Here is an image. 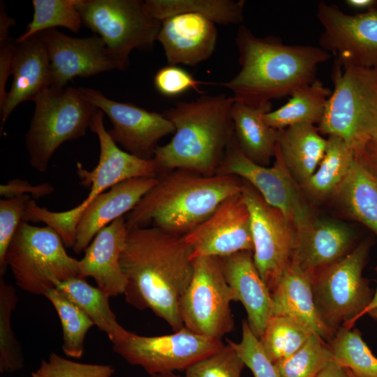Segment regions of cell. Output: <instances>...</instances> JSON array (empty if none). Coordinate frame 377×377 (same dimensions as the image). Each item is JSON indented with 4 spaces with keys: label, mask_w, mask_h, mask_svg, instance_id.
Returning <instances> with one entry per match:
<instances>
[{
    "label": "cell",
    "mask_w": 377,
    "mask_h": 377,
    "mask_svg": "<svg viewBox=\"0 0 377 377\" xmlns=\"http://www.w3.org/2000/svg\"><path fill=\"white\" fill-rule=\"evenodd\" d=\"M235 43L241 69L220 85L232 92L234 101L253 107L312 83L318 66L330 58L321 47L288 45L274 36L259 38L244 25L238 28Z\"/></svg>",
    "instance_id": "cell-2"
},
{
    "label": "cell",
    "mask_w": 377,
    "mask_h": 377,
    "mask_svg": "<svg viewBox=\"0 0 377 377\" xmlns=\"http://www.w3.org/2000/svg\"><path fill=\"white\" fill-rule=\"evenodd\" d=\"M312 334L313 332L293 319L272 316L258 339L275 364L298 350Z\"/></svg>",
    "instance_id": "cell-35"
},
{
    "label": "cell",
    "mask_w": 377,
    "mask_h": 377,
    "mask_svg": "<svg viewBox=\"0 0 377 377\" xmlns=\"http://www.w3.org/2000/svg\"><path fill=\"white\" fill-rule=\"evenodd\" d=\"M241 193L251 216L253 261L272 293L293 258L297 232L279 210L244 180Z\"/></svg>",
    "instance_id": "cell-14"
},
{
    "label": "cell",
    "mask_w": 377,
    "mask_h": 377,
    "mask_svg": "<svg viewBox=\"0 0 377 377\" xmlns=\"http://www.w3.org/2000/svg\"><path fill=\"white\" fill-rule=\"evenodd\" d=\"M47 52L51 68V86L65 87L75 77H90L119 70L105 43L96 34L74 38L55 29L37 34Z\"/></svg>",
    "instance_id": "cell-18"
},
{
    "label": "cell",
    "mask_w": 377,
    "mask_h": 377,
    "mask_svg": "<svg viewBox=\"0 0 377 377\" xmlns=\"http://www.w3.org/2000/svg\"><path fill=\"white\" fill-rule=\"evenodd\" d=\"M15 44L16 39L10 37L0 40V107L3 105L7 96L6 85L11 75Z\"/></svg>",
    "instance_id": "cell-45"
},
{
    "label": "cell",
    "mask_w": 377,
    "mask_h": 377,
    "mask_svg": "<svg viewBox=\"0 0 377 377\" xmlns=\"http://www.w3.org/2000/svg\"><path fill=\"white\" fill-rule=\"evenodd\" d=\"M349 371V370H348ZM349 373H350V377H355L353 374L350 372V371H349Z\"/></svg>",
    "instance_id": "cell-53"
},
{
    "label": "cell",
    "mask_w": 377,
    "mask_h": 377,
    "mask_svg": "<svg viewBox=\"0 0 377 377\" xmlns=\"http://www.w3.org/2000/svg\"><path fill=\"white\" fill-rule=\"evenodd\" d=\"M272 316L293 319L323 340L330 341L334 332L323 320L316 306L311 276L295 261L287 265L272 293Z\"/></svg>",
    "instance_id": "cell-25"
},
{
    "label": "cell",
    "mask_w": 377,
    "mask_h": 377,
    "mask_svg": "<svg viewBox=\"0 0 377 377\" xmlns=\"http://www.w3.org/2000/svg\"><path fill=\"white\" fill-rule=\"evenodd\" d=\"M332 360L329 346L313 333L298 350L275 365L281 377H316Z\"/></svg>",
    "instance_id": "cell-38"
},
{
    "label": "cell",
    "mask_w": 377,
    "mask_h": 377,
    "mask_svg": "<svg viewBox=\"0 0 377 377\" xmlns=\"http://www.w3.org/2000/svg\"><path fill=\"white\" fill-rule=\"evenodd\" d=\"M150 377H182V376L175 375L173 374V372H168V373L156 374L150 375Z\"/></svg>",
    "instance_id": "cell-51"
},
{
    "label": "cell",
    "mask_w": 377,
    "mask_h": 377,
    "mask_svg": "<svg viewBox=\"0 0 377 377\" xmlns=\"http://www.w3.org/2000/svg\"><path fill=\"white\" fill-rule=\"evenodd\" d=\"M332 78L334 91L318 130L342 139L356 156L377 133V68L336 59Z\"/></svg>",
    "instance_id": "cell-6"
},
{
    "label": "cell",
    "mask_w": 377,
    "mask_h": 377,
    "mask_svg": "<svg viewBox=\"0 0 377 377\" xmlns=\"http://www.w3.org/2000/svg\"><path fill=\"white\" fill-rule=\"evenodd\" d=\"M78 88L87 101L110 119L112 127L108 133L112 139L135 156L151 160L159 140L175 133L174 125L163 113L111 100L94 89Z\"/></svg>",
    "instance_id": "cell-16"
},
{
    "label": "cell",
    "mask_w": 377,
    "mask_h": 377,
    "mask_svg": "<svg viewBox=\"0 0 377 377\" xmlns=\"http://www.w3.org/2000/svg\"><path fill=\"white\" fill-rule=\"evenodd\" d=\"M76 304L104 332L112 344L122 341L128 331L117 320L109 304V297L84 279L74 277L61 282L57 287Z\"/></svg>",
    "instance_id": "cell-30"
},
{
    "label": "cell",
    "mask_w": 377,
    "mask_h": 377,
    "mask_svg": "<svg viewBox=\"0 0 377 377\" xmlns=\"http://www.w3.org/2000/svg\"><path fill=\"white\" fill-rule=\"evenodd\" d=\"M82 25L100 36L117 63L126 70L134 49L153 47L161 22L151 17L140 0H77Z\"/></svg>",
    "instance_id": "cell-9"
},
{
    "label": "cell",
    "mask_w": 377,
    "mask_h": 377,
    "mask_svg": "<svg viewBox=\"0 0 377 377\" xmlns=\"http://www.w3.org/2000/svg\"><path fill=\"white\" fill-rule=\"evenodd\" d=\"M272 103L253 107L234 101L231 110L234 134L241 151L254 163L268 166L276 154L279 131L269 126L263 116Z\"/></svg>",
    "instance_id": "cell-26"
},
{
    "label": "cell",
    "mask_w": 377,
    "mask_h": 377,
    "mask_svg": "<svg viewBox=\"0 0 377 377\" xmlns=\"http://www.w3.org/2000/svg\"><path fill=\"white\" fill-rule=\"evenodd\" d=\"M224 345L221 340L198 335L184 327L173 334L154 337L128 331L122 341L112 344V349L128 364L153 375L186 370Z\"/></svg>",
    "instance_id": "cell-13"
},
{
    "label": "cell",
    "mask_w": 377,
    "mask_h": 377,
    "mask_svg": "<svg viewBox=\"0 0 377 377\" xmlns=\"http://www.w3.org/2000/svg\"><path fill=\"white\" fill-rule=\"evenodd\" d=\"M374 310H377V288L373 295L372 300H371L370 303L360 314V318L365 314H369L371 311Z\"/></svg>",
    "instance_id": "cell-50"
},
{
    "label": "cell",
    "mask_w": 377,
    "mask_h": 377,
    "mask_svg": "<svg viewBox=\"0 0 377 377\" xmlns=\"http://www.w3.org/2000/svg\"><path fill=\"white\" fill-rule=\"evenodd\" d=\"M115 369L111 365L81 363L52 353L43 360L32 377H112Z\"/></svg>",
    "instance_id": "cell-41"
},
{
    "label": "cell",
    "mask_w": 377,
    "mask_h": 377,
    "mask_svg": "<svg viewBox=\"0 0 377 377\" xmlns=\"http://www.w3.org/2000/svg\"><path fill=\"white\" fill-rule=\"evenodd\" d=\"M77 0H33L34 15L24 32L17 38L24 40L38 33L64 27L77 33L82 25L76 7Z\"/></svg>",
    "instance_id": "cell-36"
},
{
    "label": "cell",
    "mask_w": 377,
    "mask_h": 377,
    "mask_svg": "<svg viewBox=\"0 0 377 377\" xmlns=\"http://www.w3.org/2000/svg\"><path fill=\"white\" fill-rule=\"evenodd\" d=\"M345 3L350 8L362 10L364 13L377 10L376 0H346Z\"/></svg>",
    "instance_id": "cell-49"
},
{
    "label": "cell",
    "mask_w": 377,
    "mask_h": 377,
    "mask_svg": "<svg viewBox=\"0 0 377 377\" xmlns=\"http://www.w3.org/2000/svg\"><path fill=\"white\" fill-rule=\"evenodd\" d=\"M336 195L346 212L377 235V176L353 161Z\"/></svg>",
    "instance_id": "cell-28"
},
{
    "label": "cell",
    "mask_w": 377,
    "mask_h": 377,
    "mask_svg": "<svg viewBox=\"0 0 377 377\" xmlns=\"http://www.w3.org/2000/svg\"><path fill=\"white\" fill-rule=\"evenodd\" d=\"M205 83L197 80L188 71L175 65H168L159 68L154 77L156 89L167 97L181 95L189 89L200 92L198 86Z\"/></svg>",
    "instance_id": "cell-43"
},
{
    "label": "cell",
    "mask_w": 377,
    "mask_h": 377,
    "mask_svg": "<svg viewBox=\"0 0 377 377\" xmlns=\"http://www.w3.org/2000/svg\"><path fill=\"white\" fill-rule=\"evenodd\" d=\"M127 234L125 216H122L96 235L79 260L78 277H92L109 297L124 295L125 291L127 281L119 259Z\"/></svg>",
    "instance_id": "cell-20"
},
{
    "label": "cell",
    "mask_w": 377,
    "mask_h": 377,
    "mask_svg": "<svg viewBox=\"0 0 377 377\" xmlns=\"http://www.w3.org/2000/svg\"><path fill=\"white\" fill-rule=\"evenodd\" d=\"M325 155L318 167L302 186L311 197L320 200L335 193L345 179L355 152L340 138L328 136Z\"/></svg>",
    "instance_id": "cell-32"
},
{
    "label": "cell",
    "mask_w": 377,
    "mask_h": 377,
    "mask_svg": "<svg viewBox=\"0 0 377 377\" xmlns=\"http://www.w3.org/2000/svg\"><path fill=\"white\" fill-rule=\"evenodd\" d=\"M54 191V188L49 183L33 185L28 181L20 179H13L0 186V195L6 198L19 195H28L27 193H29L34 200L50 195Z\"/></svg>",
    "instance_id": "cell-44"
},
{
    "label": "cell",
    "mask_w": 377,
    "mask_h": 377,
    "mask_svg": "<svg viewBox=\"0 0 377 377\" xmlns=\"http://www.w3.org/2000/svg\"><path fill=\"white\" fill-rule=\"evenodd\" d=\"M232 96H202L195 101L178 102L163 114L175 126L171 140L158 146L152 158L157 175L185 170L212 176L234 135Z\"/></svg>",
    "instance_id": "cell-4"
},
{
    "label": "cell",
    "mask_w": 377,
    "mask_h": 377,
    "mask_svg": "<svg viewBox=\"0 0 377 377\" xmlns=\"http://www.w3.org/2000/svg\"><path fill=\"white\" fill-rule=\"evenodd\" d=\"M369 251V244L361 243L311 279L317 309L334 333L341 325L352 328L372 300V290L362 276Z\"/></svg>",
    "instance_id": "cell-10"
},
{
    "label": "cell",
    "mask_w": 377,
    "mask_h": 377,
    "mask_svg": "<svg viewBox=\"0 0 377 377\" xmlns=\"http://www.w3.org/2000/svg\"><path fill=\"white\" fill-rule=\"evenodd\" d=\"M316 16L323 28L322 49L342 64L377 68V10L348 15L320 1Z\"/></svg>",
    "instance_id": "cell-15"
},
{
    "label": "cell",
    "mask_w": 377,
    "mask_h": 377,
    "mask_svg": "<svg viewBox=\"0 0 377 377\" xmlns=\"http://www.w3.org/2000/svg\"><path fill=\"white\" fill-rule=\"evenodd\" d=\"M17 302L14 287L0 277V372L12 373L24 367L20 345L11 327V314Z\"/></svg>",
    "instance_id": "cell-37"
},
{
    "label": "cell",
    "mask_w": 377,
    "mask_h": 377,
    "mask_svg": "<svg viewBox=\"0 0 377 377\" xmlns=\"http://www.w3.org/2000/svg\"><path fill=\"white\" fill-rule=\"evenodd\" d=\"M232 301L235 293L225 279L220 258H194L193 276L180 302L184 326L198 335L221 340L234 329Z\"/></svg>",
    "instance_id": "cell-11"
},
{
    "label": "cell",
    "mask_w": 377,
    "mask_h": 377,
    "mask_svg": "<svg viewBox=\"0 0 377 377\" xmlns=\"http://www.w3.org/2000/svg\"><path fill=\"white\" fill-rule=\"evenodd\" d=\"M341 326L330 341L333 360L355 377H377V357L357 329Z\"/></svg>",
    "instance_id": "cell-33"
},
{
    "label": "cell",
    "mask_w": 377,
    "mask_h": 377,
    "mask_svg": "<svg viewBox=\"0 0 377 377\" xmlns=\"http://www.w3.org/2000/svg\"><path fill=\"white\" fill-rule=\"evenodd\" d=\"M44 296L50 302L59 318L64 353L80 359L84 353V342L89 329L94 325L88 316L57 288L47 290Z\"/></svg>",
    "instance_id": "cell-34"
},
{
    "label": "cell",
    "mask_w": 377,
    "mask_h": 377,
    "mask_svg": "<svg viewBox=\"0 0 377 377\" xmlns=\"http://www.w3.org/2000/svg\"><path fill=\"white\" fill-rule=\"evenodd\" d=\"M31 200L29 195H19L0 200V276H3L7 265L6 254L10 243L23 221L27 205Z\"/></svg>",
    "instance_id": "cell-42"
},
{
    "label": "cell",
    "mask_w": 377,
    "mask_h": 377,
    "mask_svg": "<svg viewBox=\"0 0 377 377\" xmlns=\"http://www.w3.org/2000/svg\"><path fill=\"white\" fill-rule=\"evenodd\" d=\"M331 93L330 89L316 79L295 90L285 105L265 113L264 121L276 130L301 124H319Z\"/></svg>",
    "instance_id": "cell-29"
},
{
    "label": "cell",
    "mask_w": 377,
    "mask_h": 377,
    "mask_svg": "<svg viewBox=\"0 0 377 377\" xmlns=\"http://www.w3.org/2000/svg\"><path fill=\"white\" fill-rule=\"evenodd\" d=\"M156 182V177L131 179L96 197L78 222L73 251L77 254L84 251L102 228L130 212Z\"/></svg>",
    "instance_id": "cell-23"
},
{
    "label": "cell",
    "mask_w": 377,
    "mask_h": 377,
    "mask_svg": "<svg viewBox=\"0 0 377 377\" xmlns=\"http://www.w3.org/2000/svg\"><path fill=\"white\" fill-rule=\"evenodd\" d=\"M225 279L247 313L249 325L259 339L272 316V293L253 261V251H243L220 258Z\"/></svg>",
    "instance_id": "cell-22"
},
{
    "label": "cell",
    "mask_w": 377,
    "mask_h": 377,
    "mask_svg": "<svg viewBox=\"0 0 377 377\" xmlns=\"http://www.w3.org/2000/svg\"><path fill=\"white\" fill-rule=\"evenodd\" d=\"M35 109L25 135L29 164L45 172L65 142L83 137L98 108L75 87H50L34 101Z\"/></svg>",
    "instance_id": "cell-7"
},
{
    "label": "cell",
    "mask_w": 377,
    "mask_h": 377,
    "mask_svg": "<svg viewBox=\"0 0 377 377\" xmlns=\"http://www.w3.org/2000/svg\"><path fill=\"white\" fill-rule=\"evenodd\" d=\"M157 36L168 65L193 66L212 56L217 40L216 24L195 13L163 19Z\"/></svg>",
    "instance_id": "cell-19"
},
{
    "label": "cell",
    "mask_w": 377,
    "mask_h": 377,
    "mask_svg": "<svg viewBox=\"0 0 377 377\" xmlns=\"http://www.w3.org/2000/svg\"><path fill=\"white\" fill-rule=\"evenodd\" d=\"M11 75L13 82L0 107L1 133L12 112L20 103L34 101L51 86V68L45 45L36 34L18 41L14 50Z\"/></svg>",
    "instance_id": "cell-21"
},
{
    "label": "cell",
    "mask_w": 377,
    "mask_h": 377,
    "mask_svg": "<svg viewBox=\"0 0 377 377\" xmlns=\"http://www.w3.org/2000/svg\"><path fill=\"white\" fill-rule=\"evenodd\" d=\"M3 3H0V40L9 38L10 27L15 24L14 20L7 15Z\"/></svg>",
    "instance_id": "cell-48"
},
{
    "label": "cell",
    "mask_w": 377,
    "mask_h": 377,
    "mask_svg": "<svg viewBox=\"0 0 377 377\" xmlns=\"http://www.w3.org/2000/svg\"><path fill=\"white\" fill-rule=\"evenodd\" d=\"M245 364L228 343L198 361L186 371V377H240Z\"/></svg>",
    "instance_id": "cell-40"
},
{
    "label": "cell",
    "mask_w": 377,
    "mask_h": 377,
    "mask_svg": "<svg viewBox=\"0 0 377 377\" xmlns=\"http://www.w3.org/2000/svg\"><path fill=\"white\" fill-rule=\"evenodd\" d=\"M278 147L288 172L303 186L321 162L327 140L313 124H301L279 130Z\"/></svg>",
    "instance_id": "cell-27"
},
{
    "label": "cell",
    "mask_w": 377,
    "mask_h": 377,
    "mask_svg": "<svg viewBox=\"0 0 377 377\" xmlns=\"http://www.w3.org/2000/svg\"><path fill=\"white\" fill-rule=\"evenodd\" d=\"M316 377H350L348 369L333 360L327 364Z\"/></svg>",
    "instance_id": "cell-47"
},
{
    "label": "cell",
    "mask_w": 377,
    "mask_h": 377,
    "mask_svg": "<svg viewBox=\"0 0 377 377\" xmlns=\"http://www.w3.org/2000/svg\"><path fill=\"white\" fill-rule=\"evenodd\" d=\"M119 262L126 302L150 309L174 332L184 327L180 302L193 274L192 249L184 236L152 226L128 230Z\"/></svg>",
    "instance_id": "cell-1"
},
{
    "label": "cell",
    "mask_w": 377,
    "mask_h": 377,
    "mask_svg": "<svg viewBox=\"0 0 377 377\" xmlns=\"http://www.w3.org/2000/svg\"><path fill=\"white\" fill-rule=\"evenodd\" d=\"M353 232L346 224L333 220H314L297 233L292 260L311 278L349 252Z\"/></svg>",
    "instance_id": "cell-24"
},
{
    "label": "cell",
    "mask_w": 377,
    "mask_h": 377,
    "mask_svg": "<svg viewBox=\"0 0 377 377\" xmlns=\"http://www.w3.org/2000/svg\"><path fill=\"white\" fill-rule=\"evenodd\" d=\"M274 158L271 167L251 161L239 149L234 134L216 174L242 178L269 205L279 210L298 233L306 229L315 219L297 188L298 184L286 167L278 145Z\"/></svg>",
    "instance_id": "cell-12"
},
{
    "label": "cell",
    "mask_w": 377,
    "mask_h": 377,
    "mask_svg": "<svg viewBox=\"0 0 377 377\" xmlns=\"http://www.w3.org/2000/svg\"><path fill=\"white\" fill-rule=\"evenodd\" d=\"M369 314L377 321V310L372 311Z\"/></svg>",
    "instance_id": "cell-52"
},
{
    "label": "cell",
    "mask_w": 377,
    "mask_h": 377,
    "mask_svg": "<svg viewBox=\"0 0 377 377\" xmlns=\"http://www.w3.org/2000/svg\"><path fill=\"white\" fill-rule=\"evenodd\" d=\"M243 0H146L145 9L152 17L162 21L172 15L195 13L216 24H240L244 20Z\"/></svg>",
    "instance_id": "cell-31"
},
{
    "label": "cell",
    "mask_w": 377,
    "mask_h": 377,
    "mask_svg": "<svg viewBox=\"0 0 377 377\" xmlns=\"http://www.w3.org/2000/svg\"><path fill=\"white\" fill-rule=\"evenodd\" d=\"M184 237L192 249L193 260L253 251L251 216L241 192L223 200L205 221Z\"/></svg>",
    "instance_id": "cell-17"
},
{
    "label": "cell",
    "mask_w": 377,
    "mask_h": 377,
    "mask_svg": "<svg viewBox=\"0 0 377 377\" xmlns=\"http://www.w3.org/2000/svg\"><path fill=\"white\" fill-rule=\"evenodd\" d=\"M104 113L99 109L94 114L89 129L98 136L100 145L99 160L91 170L77 163V174L80 184L89 188L87 198L78 205L64 212H52L39 207L35 200L27 205L24 221L43 222L61 238L66 247H73L76 241L78 222L89 205L113 186L134 178L156 177L153 160L135 156L120 149L105 129Z\"/></svg>",
    "instance_id": "cell-5"
},
{
    "label": "cell",
    "mask_w": 377,
    "mask_h": 377,
    "mask_svg": "<svg viewBox=\"0 0 377 377\" xmlns=\"http://www.w3.org/2000/svg\"><path fill=\"white\" fill-rule=\"evenodd\" d=\"M355 158L377 176V133L355 156Z\"/></svg>",
    "instance_id": "cell-46"
},
{
    "label": "cell",
    "mask_w": 377,
    "mask_h": 377,
    "mask_svg": "<svg viewBox=\"0 0 377 377\" xmlns=\"http://www.w3.org/2000/svg\"><path fill=\"white\" fill-rule=\"evenodd\" d=\"M61 237L50 226L22 221L6 254V263L16 285L24 291L43 295L79 276V260L70 256Z\"/></svg>",
    "instance_id": "cell-8"
},
{
    "label": "cell",
    "mask_w": 377,
    "mask_h": 377,
    "mask_svg": "<svg viewBox=\"0 0 377 377\" xmlns=\"http://www.w3.org/2000/svg\"><path fill=\"white\" fill-rule=\"evenodd\" d=\"M242 329L240 342L228 339L227 343L235 350L245 366L251 369L254 377H281L275 364L265 352L246 320L242 321Z\"/></svg>",
    "instance_id": "cell-39"
},
{
    "label": "cell",
    "mask_w": 377,
    "mask_h": 377,
    "mask_svg": "<svg viewBox=\"0 0 377 377\" xmlns=\"http://www.w3.org/2000/svg\"><path fill=\"white\" fill-rule=\"evenodd\" d=\"M242 181L228 175L205 176L185 170L158 174L156 184L125 216L128 230L155 227L184 236L205 221Z\"/></svg>",
    "instance_id": "cell-3"
}]
</instances>
